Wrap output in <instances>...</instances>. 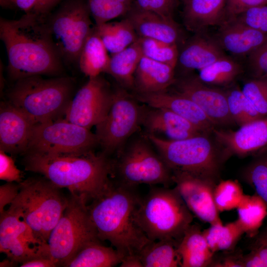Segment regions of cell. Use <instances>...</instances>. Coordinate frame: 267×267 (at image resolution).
<instances>
[{"label": "cell", "mask_w": 267, "mask_h": 267, "mask_svg": "<svg viewBox=\"0 0 267 267\" xmlns=\"http://www.w3.org/2000/svg\"><path fill=\"white\" fill-rule=\"evenodd\" d=\"M45 17L32 11L16 20L0 18V38L12 80L57 75L62 71L63 63L52 44Z\"/></svg>", "instance_id": "6da1fadb"}, {"label": "cell", "mask_w": 267, "mask_h": 267, "mask_svg": "<svg viewBox=\"0 0 267 267\" xmlns=\"http://www.w3.org/2000/svg\"><path fill=\"white\" fill-rule=\"evenodd\" d=\"M141 199L136 187L110 180L88 205L99 239L109 241L124 257L138 255L150 241L135 220Z\"/></svg>", "instance_id": "7a4b0ae2"}, {"label": "cell", "mask_w": 267, "mask_h": 267, "mask_svg": "<svg viewBox=\"0 0 267 267\" xmlns=\"http://www.w3.org/2000/svg\"><path fill=\"white\" fill-rule=\"evenodd\" d=\"M26 171L39 173L57 187L67 188L71 195L92 200L110 181L113 160L103 152L50 154L25 153Z\"/></svg>", "instance_id": "3957f363"}, {"label": "cell", "mask_w": 267, "mask_h": 267, "mask_svg": "<svg viewBox=\"0 0 267 267\" xmlns=\"http://www.w3.org/2000/svg\"><path fill=\"white\" fill-rule=\"evenodd\" d=\"M135 220L149 240L179 243L192 224L193 214L175 187H153L141 198Z\"/></svg>", "instance_id": "277c9868"}, {"label": "cell", "mask_w": 267, "mask_h": 267, "mask_svg": "<svg viewBox=\"0 0 267 267\" xmlns=\"http://www.w3.org/2000/svg\"><path fill=\"white\" fill-rule=\"evenodd\" d=\"M74 88V80L70 77L33 76L16 81L7 97L8 102L37 124L64 115Z\"/></svg>", "instance_id": "5b68a950"}, {"label": "cell", "mask_w": 267, "mask_h": 267, "mask_svg": "<svg viewBox=\"0 0 267 267\" xmlns=\"http://www.w3.org/2000/svg\"><path fill=\"white\" fill-rule=\"evenodd\" d=\"M19 184L18 194L8 209L18 215L34 236L45 244L66 208L69 198L45 178H29Z\"/></svg>", "instance_id": "8992f818"}, {"label": "cell", "mask_w": 267, "mask_h": 267, "mask_svg": "<svg viewBox=\"0 0 267 267\" xmlns=\"http://www.w3.org/2000/svg\"><path fill=\"white\" fill-rule=\"evenodd\" d=\"M87 204L83 197L70 194L67 207L46 243L41 247L44 256L58 266L63 267L88 243L101 241Z\"/></svg>", "instance_id": "52a82bcc"}, {"label": "cell", "mask_w": 267, "mask_h": 267, "mask_svg": "<svg viewBox=\"0 0 267 267\" xmlns=\"http://www.w3.org/2000/svg\"><path fill=\"white\" fill-rule=\"evenodd\" d=\"M145 135L172 172L186 173L216 182L221 157L205 135L200 134L181 140Z\"/></svg>", "instance_id": "ba28073f"}, {"label": "cell", "mask_w": 267, "mask_h": 267, "mask_svg": "<svg viewBox=\"0 0 267 267\" xmlns=\"http://www.w3.org/2000/svg\"><path fill=\"white\" fill-rule=\"evenodd\" d=\"M90 15L86 0H67L46 16L52 44L62 63H78L81 51L93 28Z\"/></svg>", "instance_id": "9c48e42d"}, {"label": "cell", "mask_w": 267, "mask_h": 267, "mask_svg": "<svg viewBox=\"0 0 267 267\" xmlns=\"http://www.w3.org/2000/svg\"><path fill=\"white\" fill-rule=\"evenodd\" d=\"M150 143L145 135L134 139L117 152L112 174L116 176L117 181L133 187L142 183L169 187L174 183L172 172Z\"/></svg>", "instance_id": "30bf717a"}, {"label": "cell", "mask_w": 267, "mask_h": 267, "mask_svg": "<svg viewBox=\"0 0 267 267\" xmlns=\"http://www.w3.org/2000/svg\"><path fill=\"white\" fill-rule=\"evenodd\" d=\"M121 88L114 90L111 108L96 126L95 134L103 153L108 156L119 151L141 126L143 106Z\"/></svg>", "instance_id": "8fae6325"}, {"label": "cell", "mask_w": 267, "mask_h": 267, "mask_svg": "<svg viewBox=\"0 0 267 267\" xmlns=\"http://www.w3.org/2000/svg\"><path fill=\"white\" fill-rule=\"evenodd\" d=\"M98 145L90 130L65 119L55 120L35 125L26 153H83Z\"/></svg>", "instance_id": "7c38bea8"}, {"label": "cell", "mask_w": 267, "mask_h": 267, "mask_svg": "<svg viewBox=\"0 0 267 267\" xmlns=\"http://www.w3.org/2000/svg\"><path fill=\"white\" fill-rule=\"evenodd\" d=\"M113 96L114 90L103 78H89L72 98L64 114L65 119L89 130L105 118Z\"/></svg>", "instance_id": "4fadbf2b"}, {"label": "cell", "mask_w": 267, "mask_h": 267, "mask_svg": "<svg viewBox=\"0 0 267 267\" xmlns=\"http://www.w3.org/2000/svg\"><path fill=\"white\" fill-rule=\"evenodd\" d=\"M172 174L175 187L193 214L210 225L222 223L214 201L216 182L184 172Z\"/></svg>", "instance_id": "5bb4252c"}, {"label": "cell", "mask_w": 267, "mask_h": 267, "mask_svg": "<svg viewBox=\"0 0 267 267\" xmlns=\"http://www.w3.org/2000/svg\"><path fill=\"white\" fill-rule=\"evenodd\" d=\"M0 252L18 263L44 257L39 246L43 245L34 235L28 225L8 209L0 214Z\"/></svg>", "instance_id": "9a60e30c"}, {"label": "cell", "mask_w": 267, "mask_h": 267, "mask_svg": "<svg viewBox=\"0 0 267 267\" xmlns=\"http://www.w3.org/2000/svg\"><path fill=\"white\" fill-rule=\"evenodd\" d=\"M173 85L176 92L194 102L215 126L234 123L229 111L225 91L205 84L198 76L176 80Z\"/></svg>", "instance_id": "2e32d148"}, {"label": "cell", "mask_w": 267, "mask_h": 267, "mask_svg": "<svg viewBox=\"0 0 267 267\" xmlns=\"http://www.w3.org/2000/svg\"><path fill=\"white\" fill-rule=\"evenodd\" d=\"M34 123L9 102L0 107V150L11 154H25Z\"/></svg>", "instance_id": "e0dca14e"}, {"label": "cell", "mask_w": 267, "mask_h": 267, "mask_svg": "<svg viewBox=\"0 0 267 267\" xmlns=\"http://www.w3.org/2000/svg\"><path fill=\"white\" fill-rule=\"evenodd\" d=\"M125 18L139 38L160 40L178 46L184 43L183 31L174 18L143 9L134 2Z\"/></svg>", "instance_id": "ac0fdd59"}, {"label": "cell", "mask_w": 267, "mask_h": 267, "mask_svg": "<svg viewBox=\"0 0 267 267\" xmlns=\"http://www.w3.org/2000/svg\"><path fill=\"white\" fill-rule=\"evenodd\" d=\"M213 132L228 155H249L267 145V116L242 125L236 131L214 129Z\"/></svg>", "instance_id": "d6986e66"}, {"label": "cell", "mask_w": 267, "mask_h": 267, "mask_svg": "<svg viewBox=\"0 0 267 267\" xmlns=\"http://www.w3.org/2000/svg\"><path fill=\"white\" fill-rule=\"evenodd\" d=\"M146 134L163 135L169 140H181L202 134L183 117L162 108L143 105L141 124Z\"/></svg>", "instance_id": "ffe728a7"}, {"label": "cell", "mask_w": 267, "mask_h": 267, "mask_svg": "<svg viewBox=\"0 0 267 267\" xmlns=\"http://www.w3.org/2000/svg\"><path fill=\"white\" fill-rule=\"evenodd\" d=\"M213 36L232 56L247 57L267 40V33L234 20L222 23Z\"/></svg>", "instance_id": "44dd1931"}, {"label": "cell", "mask_w": 267, "mask_h": 267, "mask_svg": "<svg viewBox=\"0 0 267 267\" xmlns=\"http://www.w3.org/2000/svg\"><path fill=\"white\" fill-rule=\"evenodd\" d=\"M146 105L165 108L186 119L202 133L213 131L214 124L192 100L177 92L164 91L150 94L135 93L134 95Z\"/></svg>", "instance_id": "7402d4cb"}, {"label": "cell", "mask_w": 267, "mask_h": 267, "mask_svg": "<svg viewBox=\"0 0 267 267\" xmlns=\"http://www.w3.org/2000/svg\"><path fill=\"white\" fill-rule=\"evenodd\" d=\"M205 33H195L183 44L177 65L188 71H199L226 54L214 37Z\"/></svg>", "instance_id": "603a6c76"}, {"label": "cell", "mask_w": 267, "mask_h": 267, "mask_svg": "<svg viewBox=\"0 0 267 267\" xmlns=\"http://www.w3.org/2000/svg\"><path fill=\"white\" fill-rule=\"evenodd\" d=\"M175 69L143 56L134 74V90L138 94L166 91L175 82Z\"/></svg>", "instance_id": "cb8c5ba5"}, {"label": "cell", "mask_w": 267, "mask_h": 267, "mask_svg": "<svg viewBox=\"0 0 267 267\" xmlns=\"http://www.w3.org/2000/svg\"><path fill=\"white\" fill-rule=\"evenodd\" d=\"M226 0H188L183 5V21L193 33H203L222 22Z\"/></svg>", "instance_id": "d4e9b609"}, {"label": "cell", "mask_w": 267, "mask_h": 267, "mask_svg": "<svg viewBox=\"0 0 267 267\" xmlns=\"http://www.w3.org/2000/svg\"><path fill=\"white\" fill-rule=\"evenodd\" d=\"M181 267L210 266L214 253L210 250L202 231L191 224L185 232L178 247Z\"/></svg>", "instance_id": "484cf974"}, {"label": "cell", "mask_w": 267, "mask_h": 267, "mask_svg": "<svg viewBox=\"0 0 267 267\" xmlns=\"http://www.w3.org/2000/svg\"><path fill=\"white\" fill-rule=\"evenodd\" d=\"M143 55L138 40L112 55L106 72L124 89H134V74Z\"/></svg>", "instance_id": "4316f807"}, {"label": "cell", "mask_w": 267, "mask_h": 267, "mask_svg": "<svg viewBox=\"0 0 267 267\" xmlns=\"http://www.w3.org/2000/svg\"><path fill=\"white\" fill-rule=\"evenodd\" d=\"M124 258L115 248L95 241L83 247L63 267H112L120 264Z\"/></svg>", "instance_id": "83f0119b"}, {"label": "cell", "mask_w": 267, "mask_h": 267, "mask_svg": "<svg viewBox=\"0 0 267 267\" xmlns=\"http://www.w3.org/2000/svg\"><path fill=\"white\" fill-rule=\"evenodd\" d=\"M94 26L81 51L78 64L81 71L89 78L106 73L110 57Z\"/></svg>", "instance_id": "f1b7e54d"}, {"label": "cell", "mask_w": 267, "mask_h": 267, "mask_svg": "<svg viewBox=\"0 0 267 267\" xmlns=\"http://www.w3.org/2000/svg\"><path fill=\"white\" fill-rule=\"evenodd\" d=\"M178 244L169 239L149 241L138 254L143 267H180Z\"/></svg>", "instance_id": "f546056e"}, {"label": "cell", "mask_w": 267, "mask_h": 267, "mask_svg": "<svg viewBox=\"0 0 267 267\" xmlns=\"http://www.w3.org/2000/svg\"><path fill=\"white\" fill-rule=\"evenodd\" d=\"M94 28L107 51L115 54L135 42L138 37L126 18L116 22L95 25Z\"/></svg>", "instance_id": "4dcf8cb0"}, {"label": "cell", "mask_w": 267, "mask_h": 267, "mask_svg": "<svg viewBox=\"0 0 267 267\" xmlns=\"http://www.w3.org/2000/svg\"><path fill=\"white\" fill-rule=\"evenodd\" d=\"M243 66L236 58L227 54L199 71L198 77L210 86L226 85L242 73Z\"/></svg>", "instance_id": "1f68e13d"}, {"label": "cell", "mask_w": 267, "mask_h": 267, "mask_svg": "<svg viewBox=\"0 0 267 267\" xmlns=\"http://www.w3.org/2000/svg\"><path fill=\"white\" fill-rule=\"evenodd\" d=\"M237 221L245 233L253 236L258 230L267 216V205L258 195L244 194L236 208Z\"/></svg>", "instance_id": "d6a6232c"}, {"label": "cell", "mask_w": 267, "mask_h": 267, "mask_svg": "<svg viewBox=\"0 0 267 267\" xmlns=\"http://www.w3.org/2000/svg\"><path fill=\"white\" fill-rule=\"evenodd\" d=\"M212 252L233 249L245 232L236 220L223 225L222 223L210 225L202 231Z\"/></svg>", "instance_id": "836d02e7"}, {"label": "cell", "mask_w": 267, "mask_h": 267, "mask_svg": "<svg viewBox=\"0 0 267 267\" xmlns=\"http://www.w3.org/2000/svg\"><path fill=\"white\" fill-rule=\"evenodd\" d=\"M95 25H100L126 14L134 0H86Z\"/></svg>", "instance_id": "e575fe53"}, {"label": "cell", "mask_w": 267, "mask_h": 267, "mask_svg": "<svg viewBox=\"0 0 267 267\" xmlns=\"http://www.w3.org/2000/svg\"><path fill=\"white\" fill-rule=\"evenodd\" d=\"M225 92L229 111L234 122L241 126L263 118L245 96L241 89L234 88Z\"/></svg>", "instance_id": "d590c367"}, {"label": "cell", "mask_w": 267, "mask_h": 267, "mask_svg": "<svg viewBox=\"0 0 267 267\" xmlns=\"http://www.w3.org/2000/svg\"><path fill=\"white\" fill-rule=\"evenodd\" d=\"M138 40L143 56L176 68L179 54L177 44L149 38Z\"/></svg>", "instance_id": "8d00e7d4"}, {"label": "cell", "mask_w": 267, "mask_h": 267, "mask_svg": "<svg viewBox=\"0 0 267 267\" xmlns=\"http://www.w3.org/2000/svg\"><path fill=\"white\" fill-rule=\"evenodd\" d=\"M244 195L238 181L230 179L221 181L214 190V201L219 212L236 209Z\"/></svg>", "instance_id": "74e56055"}, {"label": "cell", "mask_w": 267, "mask_h": 267, "mask_svg": "<svg viewBox=\"0 0 267 267\" xmlns=\"http://www.w3.org/2000/svg\"><path fill=\"white\" fill-rule=\"evenodd\" d=\"M243 94L262 117L267 116V82L253 78L245 82L241 89Z\"/></svg>", "instance_id": "f35d334b"}, {"label": "cell", "mask_w": 267, "mask_h": 267, "mask_svg": "<svg viewBox=\"0 0 267 267\" xmlns=\"http://www.w3.org/2000/svg\"><path fill=\"white\" fill-rule=\"evenodd\" d=\"M245 178L256 194L267 205V155L259 158L249 166Z\"/></svg>", "instance_id": "ab89813d"}, {"label": "cell", "mask_w": 267, "mask_h": 267, "mask_svg": "<svg viewBox=\"0 0 267 267\" xmlns=\"http://www.w3.org/2000/svg\"><path fill=\"white\" fill-rule=\"evenodd\" d=\"M231 20L267 33V4L252 7Z\"/></svg>", "instance_id": "60d3db41"}, {"label": "cell", "mask_w": 267, "mask_h": 267, "mask_svg": "<svg viewBox=\"0 0 267 267\" xmlns=\"http://www.w3.org/2000/svg\"><path fill=\"white\" fill-rule=\"evenodd\" d=\"M246 59L247 67L253 78L267 77V40Z\"/></svg>", "instance_id": "b9f144b4"}, {"label": "cell", "mask_w": 267, "mask_h": 267, "mask_svg": "<svg viewBox=\"0 0 267 267\" xmlns=\"http://www.w3.org/2000/svg\"><path fill=\"white\" fill-rule=\"evenodd\" d=\"M179 0H135L141 8L165 17L174 18V14Z\"/></svg>", "instance_id": "7bdbcfd3"}, {"label": "cell", "mask_w": 267, "mask_h": 267, "mask_svg": "<svg viewBox=\"0 0 267 267\" xmlns=\"http://www.w3.org/2000/svg\"><path fill=\"white\" fill-rule=\"evenodd\" d=\"M266 4L267 0H226L222 23L235 18L252 7Z\"/></svg>", "instance_id": "ee69618b"}, {"label": "cell", "mask_w": 267, "mask_h": 267, "mask_svg": "<svg viewBox=\"0 0 267 267\" xmlns=\"http://www.w3.org/2000/svg\"><path fill=\"white\" fill-rule=\"evenodd\" d=\"M22 172L17 168L14 161L6 152L0 150V179L7 182L20 183Z\"/></svg>", "instance_id": "f6af8a7d"}, {"label": "cell", "mask_w": 267, "mask_h": 267, "mask_svg": "<svg viewBox=\"0 0 267 267\" xmlns=\"http://www.w3.org/2000/svg\"><path fill=\"white\" fill-rule=\"evenodd\" d=\"M242 267H267V245L255 244L251 252L241 258Z\"/></svg>", "instance_id": "bcb514c9"}, {"label": "cell", "mask_w": 267, "mask_h": 267, "mask_svg": "<svg viewBox=\"0 0 267 267\" xmlns=\"http://www.w3.org/2000/svg\"><path fill=\"white\" fill-rule=\"evenodd\" d=\"M20 190L19 183L7 182L0 186V214L2 213L4 207L10 205L18 194Z\"/></svg>", "instance_id": "7dc6e473"}, {"label": "cell", "mask_w": 267, "mask_h": 267, "mask_svg": "<svg viewBox=\"0 0 267 267\" xmlns=\"http://www.w3.org/2000/svg\"><path fill=\"white\" fill-rule=\"evenodd\" d=\"M21 267H55L57 263L51 259L47 257H38L21 264Z\"/></svg>", "instance_id": "c3c4849f"}, {"label": "cell", "mask_w": 267, "mask_h": 267, "mask_svg": "<svg viewBox=\"0 0 267 267\" xmlns=\"http://www.w3.org/2000/svg\"><path fill=\"white\" fill-rule=\"evenodd\" d=\"M60 0H38L37 3L32 12L42 16L46 17L50 11Z\"/></svg>", "instance_id": "681fc988"}, {"label": "cell", "mask_w": 267, "mask_h": 267, "mask_svg": "<svg viewBox=\"0 0 267 267\" xmlns=\"http://www.w3.org/2000/svg\"><path fill=\"white\" fill-rule=\"evenodd\" d=\"M37 1L38 0H15L13 6L29 13L33 11Z\"/></svg>", "instance_id": "f907efd6"}, {"label": "cell", "mask_w": 267, "mask_h": 267, "mask_svg": "<svg viewBox=\"0 0 267 267\" xmlns=\"http://www.w3.org/2000/svg\"><path fill=\"white\" fill-rule=\"evenodd\" d=\"M121 267H143L138 255L125 257L120 264Z\"/></svg>", "instance_id": "816d5d0a"}, {"label": "cell", "mask_w": 267, "mask_h": 267, "mask_svg": "<svg viewBox=\"0 0 267 267\" xmlns=\"http://www.w3.org/2000/svg\"><path fill=\"white\" fill-rule=\"evenodd\" d=\"M255 244H264L267 245V226L259 234Z\"/></svg>", "instance_id": "f5cc1de1"}, {"label": "cell", "mask_w": 267, "mask_h": 267, "mask_svg": "<svg viewBox=\"0 0 267 267\" xmlns=\"http://www.w3.org/2000/svg\"><path fill=\"white\" fill-rule=\"evenodd\" d=\"M17 263L7 258V259H5L0 262V267H13L15 266V265Z\"/></svg>", "instance_id": "db71d44e"}, {"label": "cell", "mask_w": 267, "mask_h": 267, "mask_svg": "<svg viewBox=\"0 0 267 267\" xmlns=\"http://www.w3.org/2000/svg\"><path fill=\"white\" fill-rule=\"evenodd\" d=\"M15 0H0V5L2 7L13 6Z\"/></svg>", "instance_id": "11a10c76"}, {"label": "cell", "mask_w": 267, "mask_h": 267, "mask_svg": "<svg viewBox=\"0 0 267 267\" xmlns=\"http://www.w3.org/2000/svg\"><path fill=\"white\" fill-rule=\"evenodd\" d=\"M184 5L187 1L188 0H179Z\"/></svg>", "instance_id": "9f6ffc18"}, {"label": "cell", "mask_w": 267, "mask_h": 267, "mask_svg": "<svg viewBox=\"0 0 267 267\" xmlns=\"http://www.w3.org/2000/svg\"><path fill=\"white\" fill-rule=\"evenodd\" d=\"M263 79H265L267 82V77H265L264 78H262Z\"/></svg>", "instance_id": "6f0895ef"}]
</instances>
